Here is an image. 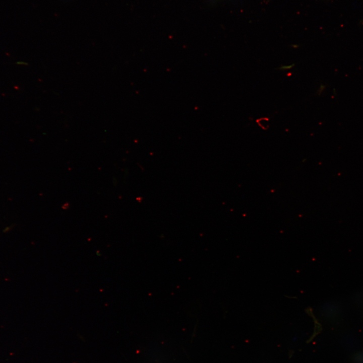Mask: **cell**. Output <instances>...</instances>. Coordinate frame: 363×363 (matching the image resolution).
<instances>
[{
    "label": "cell",
    "mask_w": 363,
    "mask_h": 363,
    "mask_svg": "<svg viewBox=\"0 0 363 363\" xmlns=\"http://www.w3.org/2000/svg\"><path fill=\"white\" fill-rule=\"evenodd\" d=\"M294 66V64H291L289 65H281L279 68V69L280 70H289L293 67Z\"/></svg>",
    "instance_id": "obj_1"
}]
</instances>
